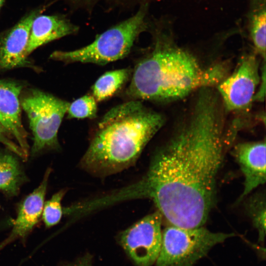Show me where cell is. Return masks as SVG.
<instances>
[{"label": "cell", "mask_w": 266, "mask_h": 266, "mask_svg": "<svg viewBox=\"0 0 266 266\" xmlns=\"http://www.w3.org/2000/svg\"><path fill=\"white\" fill-rule=\"evenodd\" d=\"M266 5L262 1L251 14L249 32L251 39L257 52L265 61L266 58Z\"/></svg>", "instance_id": "2e32d148"}, {"label": "cell", "mask_w": 266, "mask_h": 266, "mask_svg": "<svg viewBox=\"0 0 266 266\" xmlns=\"http://www.w3.org/2000/svg\"><path fill=\"white\" fill-rule=\"evenodd\" d=\"M66 266H92L91 260L89 256L85 257L76 263Z\"/></svg>", "instance_id": "7402d4cb"}, {"label": "cell", "mask_w": 266, "mask_h": 266, "mask_svg": "<svg viewBox=\"0 0 266 266\" xmlns=\"http://www.w3.org/2000/svg\"><path fill=\"white\" fill-rule=\"evenodd\" d=\"M50 171V169L46 171L38 187L29 195L20 205L11 233L3 241L2 245L16 238L25 237L38 222L42 213Z\"/></svg>", "instance_id": "4fadbf2b"}, {"label": "cell", "mask_w": 266, "mask_h": 266, "mask_svg": "<svg viewBox=\"0 0 266 266\" xmlns=\"http://www.w3.org/2000/svg\"><path fill=\"white\" fill-rule=\"evenodd\" d=\"M129 68H121L105 72L100 76L92 88V96L97 102L107 100L115 95L128 81Z\"/></svg>", "instance_id": "5bb4252c"}, {"label": "cell", "mask_w": 266, "mask_h": 266, "mask_svg": "<svg viewBox=\"0 0 266 266\" xmlns=\"http://www.w3.org/2000/svg\"><path fill=\"white\" fill-rule=\"evenodd\" d=\"M23 178L16 158L11 154L0 153V190L10 196L16 195Z\"/></svg>", "instance_id": "9a60e30c"}, {"label": "cell", "mask_w": 266, "mask_h": 266, "mask_svg": "<svg viewBox=\"0 0 266 266\" xmlns=\"http://www.w3.org/2000/svg\"><path fill=\"white\" fill-rule=\"evenodd\" d=\"M221 102L211 88L200 90L187 117L154 154L146 174L114 193V200L147 198L169 225L202 227L214 205L217 175L230 147Z\"/></svg>", "instance_id": "6da1fadb"}, {"label": "cell", "mask_w": 266, "mask_h": 266, "mask_svg": "<svg viewBox=\"0 0 266 266\" xmlns=\"http://www.w3.org/2000/svg\"><path fill=\"white\" fill-rule=\"evenodd\" d=\"M70 102L50 94L33 89L21 100L33 134L32 153L58 148V133Z\"/></svg>", "instance_id": "8992f818"}, {"label": "cell", "mask_w": 266, "mask_h": 266, "mask_svg": "<svg viewBox=\"0 0 266 266\" xmlns=\"http://www.w3.org/2000/svg\"><path fill=\"white\" fill-rule=\"evenodd\" d=\"M265 195L257 193L252 196L246 202L245 207L253 224L259 233V240L263 242L266 235Z\"/></svg>", "instance_id": "e0dca14e"}, {"label": "cell", "mask_w": 266, "mask_h": 266, "mask_svg": "<svg viewBox=\"0 0 266 266\" xmlns=\"http://www.w3.org/2000/svg\"><path fill=\"white\" fill-rule=\"evenodd\" d=\"M147 31L152 33L153 42L134 66L126 91L131 100H175L202 88L217 86L228 75L227 63L204 66L150 23Z\"/></svg>", "instance_id": "7a4b0ae2"}, {"label": "cell", "mask_w": 266, "mask_h": 266, "mask_svg": "<svg viewBox=\"0 0 266 266\" xmlns=\"http://www.w3.org/2000/svg\"><path fill=\"white\" fill-rule=\"evenodd\" d=\"M233 154L244 177L243 191L238 201H240L266 182L265 140L238 143Z\"/></svg>", "instance_id": "30bf717a"}, {"label": "cell", "mask_w": 266, "mask_h": 266, "mask_svg": "<svg viewBox=\"0 0 266 266\" xmlns=\"http://www.w3.org/2000/svg\"><path fill=\"white\" fill-rule=\"evenodd\" d=\"M61 1L67 5L72 10H81L88 13L93 11L95 7L101 2L111 4L114 0H52Z\"/></svg>", "instance_id": "ffe728a7"}, {"label": "cell", "mask_w": 266, "mask_h": 266, "mask_svg": "<svg viewBox=\"0 0 266 266\" xmlns=\"http://www.w3.org/2000/svg\"><path fill=\"white\" fill-rule=\"evenodd\" d=\"M97 110V101L92 95H87L70 103L66 113L68 118L93 119Z\"/></svg>", "instance_id": "ac0fdd59"}, {"label": "cell", "mask_w": 266, "mask_h": 266, "mask_svg": "<svg viewBox=\"0 0 266 266\" xmlns=\"http://www.w3.org/2000/svg\"><path fill=\"white\" fill-rule=\"evenodd\" d=\"M164 116L131 100L108 110L99 122L81 166L112 173L132 165L165 123Z\"/></svg>", "instance_id": "3957f363"}, {"label": "cell", "mask_w": 266, "mask_h": 266, "mask_svg": "<svg viewBox=\"0 0 266 266\" xmlns=\"http://www.w3.org/2000/svg\"><path fill=\"white\" fill-rule=\"evenodd\" d=\"M148 3L139 5L136 12L97 35L89 44L72 51H55L50 58L65 63L104 65L123 59L131 52L139 35L147 31Z\"/></svg>", "instance_id": "277c9868"}, {"label": "cell", "mask_w": 266, "mask_h": 266, "mask_svg": "<svg viewBox=\"0 0 266 266\" xmlns=\"http://www.w3.org/2000/svg\"><path fill=\"white\" fill-rule=\"evenodd\" d=\"M259 63L255 55L243 57L237 67L218 85V95L225 110H247L254 101L260 83Z\"/></svg>", "instance_id": "52a82bcc"}, {"label": "cell", "mask_w": 266, "mask_h": 266, "mask_svg": "<svg viewBox=\"0 0 266 266\" xmlns=\"http://www.w3.org/2000/svg\"><path fill=\"white\" fill-rule=\"evenodd\" d=\"M163 217L157 210L121 233V245L137 266H152L156 262L162 244Z\"/></svg>", "instance_id": "ba28073f"}, {"label": "cell", "mask_w": 266, "mask_h": 266, "mask_svg": "<svg viewBox=\"0 0 266 266\" xmlns=\"http://www.w3.org/2000/svg\"><path fill=\"white\" fill-rule=\"evenodd\" d=\"M234 235L212 232L203 227L184 228L170 225L162 232L156 266H192L213 246Z\"/></svg>", "instance_id": "5b68a950"}, {"label": "cell", "mask_w": 266, "mask_h": 266, "mask_svg": "<svg viewBox=\"0 0 266 266\" xmlns=\"http://www.w3.org/2000/svg\"><path fill=\"white\" fill-rule=\"evenodd\" d=\"M9 135L5 129L0 123V143L6 146L10 151L18 156L24 159H26L28 155L24 152L19 145L9 139Z\"/></svg>", "instance_id": "44dd1931"}, {"label": "cell", "mask_w": 266, "mask_h": 266, "mask_svg": "<svg viewBox=\"0 0 266 266\" xmlns=\"http://www.w3.org/2000/svg\"><path fill=\"white\" fill-rule=\"evenodd\" d=\"M65 194L64 190H61L44 203L42 214L46 227L54 226L60 221L63 214L61 201Z\"/></svg>", "instance_id": "d6986e66"}, {"label": "cell", "mask_w": 266, "mask_h": 266, "mask_svg": "<svg viewBox=\"0 0 266 266\" xmlns=\"http://www.w3.org/2000/svg\"><path fill=\"white\" fill-rule=\"evenodd\" d=\"M79 27L62 14L38 15L31 28L26 49L28 56L34 50L51 41L76 34Z\"/></svg>", "instance_id": "7c38bea8"}, {"label": "cell", "mask_w": 266, "mask_h": 266, "mask_svg": "<svg viewBox=\"0 0 266 266\" xmlns=\"http://www.w3.org/2000/svg\"><path fill=\"white\" fill-rule=\"evenodd\" d=\"M5 0H0V11Z\"/></svg>", "instance_id": "603a6c76"}, {"label": "cell", "mask_w": 266, "mask_h": 266, "mask_svg": "<svg viewBox=\"0 0 266 266\" xmlns=\"http://www.w3.org/2000/svg\"><path fill=\"white\" fill-rule=\"evenodd\" d=\"M42 8L28 12L15 25L0 33V69L26 66L30 62L26 54L31 28Z\"/></svg>", "instance_id": "9c48e42d"}, {"label": "cell", "mask_w": 266, "mask_h": 266, "mask_svg": "<svg viewBox=\"0 0 266 266\" xmlns=\"http://www.w3.org/2000/svg\"><path fill=\"white\" fill-rule=\"evenodd\" d=\"M22 87L14 81L0 80V123L28 155L27 134L21 121L19 100Z\"/></svg>", "instance_id": "8fae6325"}]
</instances>
